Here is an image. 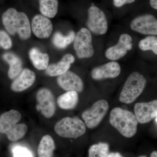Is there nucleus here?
Here are the masks:
<instances>
[{
	"instance_id": "obj_1",
	"label": "nucleus",
	"mask_w": 157,
	"mask_h": 157,
	"mask_svg": "<svg viewBox=\"0 0 157 157\" xmlns=\"http://www.w3.org/2000/svg\"><path fill=\"white\" fill-rule=\"evenodd\" d=\"M3 25L10 35L17 34L22 40L30 38L31 24L27 15L23 12H18L14 8H10L2 15Z\"/></svg>"
},
{
	"instance_id": "obj_3",
	"label": "nucleus",
	"mask_w": 157,
	"mask_h": 157,
	"mask_svg": "<svg viewBox=\"0 0 157 157\" xmlns=\"http://www.w3.org/2000/svg\"><path fill=\"white\" fill-rule=\"evenodd\" d=\"M109 123L121 135L127 138L135 136L137 132V122L133 113L116 107L111 111Z\"/></svg>"
},
{
	"instance_id": "obj_18",
	"label": "nucleus",
	"mask_w": 157,
	"mask_h": 157,
	"mask_svg": "<svg viewBox=\"0 0 157 157\" xmlns=\"http://www.w3.org/2000/svg\"><path fill=\"white\" fill-rule=\"evenodd\" d=\"M29 56L34 67L37 70H45L48 67L49 56L40 51L39 48L36 47L31 48L29 52Z\"/></svg>"
},
{
	"instance_id": "obj_22",
	"label": "nucleus",
	"mask_w": 157,
	"mask_h": 157,
	"mask_svg": "<svg viewBox=\"0 0 157 157\" xmlns=\"http://www.w3.org/2000/svg\"><path fill=\"white\" fill-rule=\"evenodd\" d=\"M76 34L73 31H70L67 36H63L60 32L55 33L52 37L54 45L59 49H64L74 41Z\"/></svg>"
},
{
	"instance_id": "obj_8",
	"label": "nucleus",
	"mask_w": 157,
	"mask_h": 157,
	"mask_svg": "<svg viewBox=\"0 0 157 157\" xmlns=\"http://www.w3.org/2000/svg\"><path fill=\"white\" fill-rule=\"evenodd\" d=\"M86 25L94 34L102 35L106 33L108 29V22L104 11L97 6H90L88 11Z\"/></svg>"
},
{
	"instance_id": "obj_27",
	"label": "nucleus",
	"mask_w": 157,
	"mask_h": 157,
	"mask_svg": "<svg viewBox=\"0 0 157 157\" xmlns=\"http://www.w3.org/2000/svg\"><path fill=\"white\" fill-rule=\"evenodd\" d=\"M12 46V40L9 35L5 31L0 30V48L7 50Z\"/></svg>"
},
{
	"instance_id": "obj_23",
	"label": "nucleus",
	"mask_w": 157,
	"mask_h": 157,
	"mask_svg": "<svg viewBox=\"0 0 157 157\" xmlns=\"http://www.w3.org/2000/svg\"><path fill=\"white\" fill-rule=\"evenodd\" d=\"M71 64L61 59L56 63L48 65L45 72L48 76H59L67 72L70 69Z\"/></svg>"
},
{
	"instance_id": "obj_28",
	"label": "nucleus",
	"mask_w": 157,
	"mask_h": 157,
	"mask_svg": "<svg viewBox=\"0 0 157 157\" xmlns=\"http://www.w3.org/2000/svg\"><path fill=\"white\" fill-rule=\"evenodd\" d=\"M135 0H113V4L117 8H120L126 4L135 2Z\"/></svg>"
},
{
	"instance_id": "obj_7",
	"label": "nucleus",
	"mask_w": 157,
	"mask_h": 157,
	"mask_svg": "<svg viewBox=\"0 0 157 157\" xmlns=\"http://www.w3.org/2000/svg\"><path fill=\"white\" fill-rule=\"evenodd\" d=\"M74 49L79 58H90L94 56V50L90 32L86 28H82L77 32L74 40Z\"/></svg>"
},
{
	"instance_id": "obj_14",
	"label": "nucleus",
	"mask_w": 157,
	"mask_h": 157,
	"mask_svg": "<svg viewBox=\"0 0 157 157\" xmlns=\"http://www.w3.org/2000/svg\"><path fill=\"white\" fill-rule=\"evenodd\" d=\"M57 81L60 87L67 91H74L81 93L84 88L83 82L80 77L69 70L59 76Z\"/></svg>"
},
{
	"instance_id": "obj_2",
	"label": "nucleus",
	"mask_w": 157,
	"mask_h": 157,
	"mask_svg": "<svg viewBox=\"0 0 157 157\" xmlns=\"http://www.w3.org/2000/svg\"><path fill=\"white\" fill-rule=\"evenodd\" d=\"M21 118L20 113L11 109L0 116V133L6 135L10 141L21 139L26 134L28 127L24 124H17Z\"/></svg>"
},
{
	"instance_id": "obj_17",
	"label": "nucleus",
	"mask_w": 157,
	"mask_h": 157,
	"mask_svg": "<svg viewBox=\"0 0 157 157\" xmlns=\"http://www.w3.org/2000/svg\"><path fill=\"white\" fill-rule=\"evenodd\" d=\"M3 59L9 65L8 76L10 79H14L22 70V61L19 56L11 52H6L3 55Z\"/></svg>"
},
{
	"instance_id": "obj_25",
	"label": "nucleus",
	"mask_w": 157,
	"mask_h": 157,
	"mask_svg": "<svg viewBox=\"0 0 157 157\" xmlns=\"http://www.w3.org/2000/svg\"><path fill=\"white\" fill-rule=\"evenodd\" d=\"M139 47L142 51L151 50L157 54V38L155 36H149L139 42Z\"/></svg>"
},
{
	"instance_id": "obj_19",
	"label": "nucleus",
	"mask_w": 157,
	"mask_h": 157,
	"mask_svg": "<svg viewBox=\"0 0 157 157\" xmlns=\"http://www.w3.org/2000/svg\"><path fill=\"white\" fill-rule=\"evenodd\" d=\"M78 93L74 91H68L59 96L57 103L60 108L63 109H74L78 104Z\"/></svg>"
},
{
	"instance_id": "obj_13",
	"label": "nucleus",
	"mask_w": 157,
	"mask_h": 157,
	"mask_svg": "<svg viewBox=\"0 0 157 157\" xmlns=\"http://www.w3.org/2000/svg\"><path fill=\"white\" fill-rule=\"evenodd\" d=\"M31 30L39 39H47L53 31V25L50 20L41 14L34 16L31 24Z\"/></svg>"
},
{
	"instance_id": "obj_30",
	"label": "nucleus",
	"mask_w": 157,
	"mask_h": 157,
	"mask_svg": "<svg viewBox=\"0 0 157 157\" xmlns=\"http://www.w3.org/2000/svg\"><path fill=\"white\" fill-rule=\"evenodd\" d=\"M150 5L153 9L157 10V0H150Z\"/></svg>"
},
{
	"instance_id": "obj_4",
	"label": "nucleus",
	"mask_w": 157,
	"mask_h": 157,
	"mask_svg": "<svg viewBox=\"0 0 157 157\" xmlns=\"http://www.w3.org/2000/svg\"><path fill=\"white\" fill-rule=\"evenodd\" d=\"M146 82V78L140 73H132L124 84L120 95V101L125 104L134 102L143 92Z\"/></svg>"
},
{
	"instance_id": "obj_6",
	"label": "nucleus",
	"mask_w": 157,
	"mask_h": 157,
	"mask_svg": "<svg viewBox=\"0 0 157 157\" xmlns=\"http://www.w3.org/2000/svg\"><path fill=\"white\" fill-rule=\"evenodd\" d=\"M109 108V104L105 100L96 101L91 107L84 111L82 115L86 127L90 129L98 127L107 114Z\"/></svg>"
},
{
	"instance_id": "obj_15",
	"label": "nucleus",
	"mask_w": 157,
	"mask_h": 157,
	"mask_svg": "<svg viewBox=\"0 0 157 157\" xmlns=\"http://www.w3.org/2000/svg\"><path fill=\"white\" fill-rule=\"evenodd\" d=\"M121 72L120 65L117 62H109L94 68L91 76L95 80H102L108 78H115L119 76Z\"/></svg>"
},
{
	"instance_id": "obj_26",
	"label": "nucleus",
	"mask_w": 157,
	"mask_h": 157,
	"mask_svg": "<svg viewBox=\"0 0 157 157\" xmlns=\"http://www.w3.org/2000/svg\"><path fill=\"white\" fill-rule=\"evenodd\" d=\"M12 152L13 157H33L32 151L24 147H14L12 149Z\"/></svg>"
},
{
	"instance_id": "obj_20",
	"label": "nucleus",
	"mask_w": 157,
	"mask_h": 157,
	"mask_svg": "<svg viewBox=\"0 0 157 157\" xmlns=\"http://www.w3.org/2000/svg\"><path fill=\"white\" fill-rule=\"evenodd\" d=\"M55 149V144L53 138L49 135L42 137L38 147L39 157H52Z\"/></svg>"
},
{
	"instance_id": "obj_31",
	"label": "nucleus",
	"mask_w": 157,
	"mask_h": 157,
	"mask_svg": "<svg viewBox=\"0 0 157 157\" xmlns=\"http://www.w3.org/2000/svg\"><path fill=\"white\" fill-rule=\"evenodd\" d=\"M107 157H123L118 152H112L109 154Z\"/></svg>"
},
{
	"instance_id": "obj_11",
	"label": "nucleus",
	"mask_w": 157,
	"mask_h": 157,
	"mask_svg": "<svg viewBox=\"0 0 157 157\" xmlns=\"http://www.w3.org/2000/svg\"><path fill=\"white\" fill-rule=\"evenodd\" d=\"M132 37L128 34H121L117 44L109 47L106 51V57L112 61L117 60L123 57L128 53V51L132 49Z\"/></svg>"
},
{
	"instance_id": "obj_12",
	"label": "nucleus",
	"mask_w": 157,
	"mask_h": 157,
	"mask_svg": "<svg viewBox=\"0 0 157 157\" xmlns=\"http://www.w3.org/2000/svg\"><path fill=\"white\" fill-rule=\"evenodd\" d=\"M134 111L138 123H148L157 116V100L135 104Z\"/></svg>"
},
{
	"instance_id": "obj_16",
	"label": "nucleus",
	"mask_w": 157,
	"mask_h": 157,
	"mask_svg": "<svg viewBox=\"0 0 157 157\" xmlns=\"http://www.w3.org/2000/svg\"><path fill=\"white\" fill-rule=\"evenodd\" d=\"M36 79L35 73L29 69H24L11 84V89L15 92H21L30 87Z\"/></svg>"
},
{
	"instance_id": "obj_29",
	"label": "nucleus",
	"mask_w": 157,
	"mask_h": 157,
	"mask_svg": "<svg viewBox=\"0 0 157 157\" xmlns=\"http://www.w3.org/2000/svg\"><path fill=\"white\" fill-rule=\"evenodd\" d=\"M62 59L70 64L73 63L75 61V57L70 54H67L65 55Z\"/></svg>"
},
{
	"instance_id": "obj_32",
	"label": "nucleus",
	"mask_w": 157,
	"mask_h": 157,
	"mask_svg": "<svg viewBox=\"0 0 157 157\" xmlns=\"http://www.w3.org/2000/svg\"><path fill=\"white\" fill-rule=\"evenodd\" d=\"M138 157H147L146 155H141L139 156ZM150 157H157V151H154L151 153V155Z\"/></svg>"
},
{
	"instance_id": "obj_10",
	"label": "nucleus",
	"mask_w": 157,
	"mask_h": 157,
	"mask_svg": "<svg viewBox=\"0 0 157 157\" xmlns=\"http://www.w3.org/2000/svg\"><path fill=\"white\" fill-rule=\"evenodd\" d=\"M130 27L133 31L144 35H157V20L152 14L137 16L132 21Z\"/></svg>"
},
{
	"instance_id": "obj_24",
	"label": "nucleus",
	"mask_w": 157,
	"mask_h": 157,
	"mask_svg": "<svg viewBox=\"0 0 157 157\" xmlns=\"http://www.w3.org/2000/svg\"><path fill=\"white\" fill-rule=\"evenodd\" d=\"M109 152V146L105 143L93 144L88 151L89 157H107Z\"/></svg>"
},
{
	"instance_id": "obj_9",
	"label": "nucleus",
	"mask_w": 157,
	"mask_h": 157,
	"mask_svg": "<svg viewBox=\"0 0 157 157\" xmlns=\"http://www.w3.org/2000/svg\"><path fill=\"white\" fill-rule=\"evenodd\" d=\"M36 109L46 118L52 117L56 112V105L53 94L46 88L40 89L36 94Z\"/></svg>"
},
{
	"instance_id": "obj_5",
	"label": "nucleus",
	"mask_w": 157,
	"mask_h": 157,
	"mask_svg": "<svg viewBox=\"0 0 157 157\" xmlns=\"http://www.w3.org/2000/svg\"><path fill=\"white\" fill-rule=\"evenodd\" d=\"M55 132L64 138H77L86 132L84 123L76 117H66L59 121L54 127Z\"/></svg>"
},
{
	"instance_id": "obj_21",
	"label": "nucleus",
	"mask_w": 157,
	"mask_h": 157,
	"mask_svg": "<svg viewBox=\"0 0 157 157\" xmlns=\"http://www.w3.org/2000/svg\"><path fill=\"white\" fill-rule=\"evenodd\" d=\"M39 9L41 14L48 18H53L58 12V0H39Z\"/></svg>"
}]
</instances>
